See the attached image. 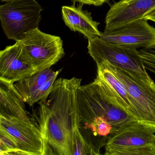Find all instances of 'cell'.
<instances>
[{"instance_id": "10", "label": "cell", "mask_w": 155, "mask_h": 155, "mask_svg": "<svg viewBox=\"0 0 155 155\" xmlns=\"http://www.w3.org/2000/svg\"><path fill=\"white\" fill-rule=\"evenodd\" d=\"M38 108V121L48 146V154L72 155V145L64 129L46 102Z\"/></svg>"}, {"instance_id": "12", "label": "cell", "mask_w": 155, "mask_h": 155, "mask_svg": "<svg viewBox=\"0 0 155 155\" xmlns=\"http://www.w3.org/2000/svg\"><path fill=\"white\" fill-rule=\"evenodd\" d=\"M155 124L137 120L115 134L105 146V155L111 150L151 144Z\"/></svg>"}, {"instance_id": "13", "label": "cell", "mask_w": 155, "mask_h": 155, "mask_svg": "<svg viewBox=\"0 0 155 155\" xmlns=\"http://www.w3.org/2000/svg\"><path fill=\"white\" fill-rule=\"evenodd\" d=\"M36 72L24 58L18 41L0 52V80L14 84Z\"/></svg>"}, {"instance_id": "5", "label": "cell", "mask_w": 155, "mask_h": 155, "mask_svg": "<svg viewBox=\"0 0 155 155\" xmlns=\"http://www.w3.org/2000/svg\"><path fill=\"white\" fill-rule=\"evenodd\" d=\"M88 53L96 63L105 61L149 83H154L146 71L137 49L112 44L96 37L89 40Z\"/></svg>"}, {"instance_id": "18", "label": "cell", "mask_w": 155, "mask_h": 155, "mask_svg": "<svg viewBox=\"0 0 155 155\" xmlns=\"http://www.w3.org/2000/svg\"><path fill=\"white\" fill-rule=\"evenodd\" d=\"M106 155H155V150L151 144L130 148L111 150Z\"/></svg>"}, {"instance_id": "3", "label": "cell", "mask_w": 155, "mask_h": 155, "mask_svg": "<svg viewBox=\"0 0 155 155\" xmlns=\"http://www.w3.org/2000/svg\"><path fill=\"white\" fill-rule=\"evenodd\" d=\"M43 10L36 0H8L0 6V19L8 39L19 41L27 32L38 28Z\"/></svg>"}, {"instance_id": "16", "label": "cell", "mask_w": 155, "mask_h": 155, "mask_svg": "<svg viewBox=\"0 0 155 155\" xmlns=\"http://www.w3.org/2000/svg\"><path fill=\"white\" fill-rule=\"evenodd\" d=\"M14 84L0 80V116L31 121Z\"/></svg>"}, {"instance_id": "7", "label": "cell", "mask_w": 155, "mask_h": 155, "mask_svg": "<svg viewBox=\"0 0 155 155\" xmlns=\"http://www.w3.org/2000/svg\"><path fill=\"white\" fill-rule=\"evenodd\" d=\"M0 130L13 139L23 155L48 154V146L40 128L31 121L0 116Z\"/></svg>"}, {"instance_id": "11", "label": "cell", "mask_w": 155, "mask_h": 155, "mask_svg": "<svg viewBox=\"0 0 155 155\" xmlns=\"http://www.w3.org/2000/svg\"><path fill=\"white\" fill-rule=\"evenodd\" d=\"M155 9V0H120L107 13L105 31L117 29L137 20Z\"/></svg>"}, {"instance_id": "8", "label": "cell", "mask_w": 155, "mask_h": 155, "mask_svg": "<svg viewBox=\"0 0 155 155\" xmlns=\"http://www.w3.org/2000/svg\"><path fill=\"white\" fill-rule=\"evenodd\" d=\"M104 41L133 48L150 50L155 48V28L147 20L140 19L110 31L101 32Z\"/></svg>"}, {"instance_id": "6", "label": "cell", "mask_w": 155, "mask_h": 155, "mask_svg": "<svg viewBox=\"0 0 155 155\" xmlns=\"http://www.w3.org/2000/svg\"><path fill=\"white\" fill-rule=\"evenodd\" d=\"M105 61L127 92L140 120L155 124V82L149 83Z\"/></svg>"}, {"instance_id": "22", "label": "cell", "mask_w": 155, "mask_h": 155, "mask_svg": "<svg viewBox=\"0 0 155 155\" xmlns=\"http://www.w3.org/2000/svg\"><path fill=\"white\" fill-rule=\"evenodd\" d=\"M150 51H151L153 54H154V55H155V50H151L150 49Z\"/></svg>"}, {"instance_id": "9", "label": "cell", "mask_w": 155, "mask_h": 155, "mask_svg": "<svg viewBox=\"0 0 155 155\" xmlns=\"http://www.w3.org/2000/svg\"><path fill=\"white\" fill-rule=\"evenodd\" d=\"M61 70L49 68L36 72L15 82L14 87L25 103L41 105L47 101Z\"/></svg>"}, {"instance_id": "15", "label": "cell", "mask_w": 155, "mask_h": 155, "mask_svg": "<svg viewBox=\"0 0 155 155\" xmlns=\"http://www.w3.org/2000/svg\"><path fill=\"white\" fill-rule=\"evenodd\" d=\"M96 64L97 68V77L105 84L118 104L130 115L140 120L127 92L107 62L102 61Z\"/></svg>"}, {"instance_id": "4", "label": "cell", "mask_w": 155, "mask_h": 155, "mask_svg": "<svg viewBox=\"0 0 155 155\" xmlns=\"http://www.w3.org/2000/svg\"><path fill=\"white\" fill-rule=\"evenodd\" d=\"M18 42L25 59L37 72L51 68L65 55L60 37L35 29L24 34Z\"/></svg>"}, {"instance_id": "1", "label": "cell", "mask_w": 155, "mask_h": 155, "mask_svg": "<svg viewBox=\"0 0 155 155\" xmlns=\"http://www.w3.org/2000/svg\"><path fill=\"white\" fill-rule=\"evenodd\" d=\"M79 129L94 151L101 149L118 131L138 120L128 113L98 77L78 89Z\"/></svg>"}, {"instance_id": "20", "label": "cell", "mask_w": 155, "mask_h": 155, "mask_svg": "<svg viewBox=\"0 0 155 155\" xmlns=\"http://www.w3.org/2000/svg\"><path fill=\"white\" fill-rule=\"evenodd\" d=\"M143 18L146 19L148 21H151L155 23V9L151 12L146 14Z\"/></svg>"}, {"instance_id": "2", "label": "cell", "mask_w": 155, "mask_h": 155, "mask_svg": "<svg viewBox=\"0 0 155 155\" xmlns=\"http://www.w3.org/2000/svg\"><path fill=\"white\" fill-rule=\"evenodd\" d=\"M81 80L75 77L56 80L45 102L66 131L72 150L74 140L81 136L79 129L78 103V89Z\"/></svg>"}, {"instance_id": "17", "label": "cell", "mask_w": 155, "mask_h": 155, "mask_svg": "<svg viewBox=\"0 0 155 155\" xmlns=\"http://www.w3.org/2000/svg\"><path fill=\"white\" fill-rule=\"evenodd\" d=\"M0 155H23L13 139L0 130Z\"/></svg>"}, {"instance_id": "24", "label": "cell", "mask_w": 155, "mask_h": 155, "mask_svg": "<svg viewBox=\"0 0 155 155\" xmlns=\"http://www.w3.org/2000/svg\"></svg>"}, {"instance_id": "23", "label": "cell", "mask_w": 155, "mask_h": 155, "mask_svg": "<svg viewBox=\"0 0 155 155\" xmlns=\"http://www.w3.org/2000/svg\"><path fill=\"white\" fill-rule=\"evenodd\" d=\"M1 1L2 2H5L7 1H8V0H1Z\"/></svg>"}, {"instance_id": "21", "label": "cell", "mask_w": 155, "mask_h": 155, "mask_svg": "<svg viewBox=\"0 0 155 155\" xmlns=\"http://www.w3.org/2000/svg\"><path fill=\"white\" fill-rule=\"evenodd\" d=\"M151 146L153 147L155 150V135L152 139V142L151 143Z\"/></svg>"}, {"instance_id": "14", "label": "cell", "mask_w": 155, "mask_h": 155, "mask_svg": "<svg viewBox=\"0 0 155 155\" xmlns=\"http://www.w3.org/2000/svg\"><path fill=\"white\" fill-rule=\"evenodd\" d=\"M82 4L76 7L75 3L70 6H63L61 13L65 25L72 31L79 32L89 40L100 37L99 22L93 20L91 13L82 9Z\"/></svg>"}, {"instance_id": "19", "label": "cell", "mask_w": 155, "mask_h": 155, "mask_svg": "<svg viewBox=\"0 0 155 155\" xmlns=\"http://www.w3.org/2000/svg\"><path fill=\"white\" fill-rule=\"evenodd\" d=\"M73 3L78 2L82 5H93L100 6L108 2V0H71Z\"/></svg>"}]
</instances>
